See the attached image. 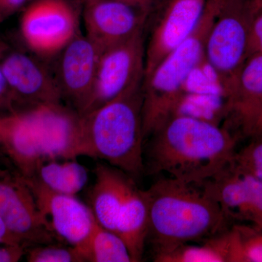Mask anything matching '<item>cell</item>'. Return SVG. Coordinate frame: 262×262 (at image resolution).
I'll return each mask as SVG.
<instances>
[{
    "instance_id": "cell-6",
    "label": "cell",
    "mask_w": 262,
    "mask_h": 262,
    "mask_svg": "<svg viewBox=\"0 0 262 262\" xmlns=\"http://www.w3.org/2000/svg\"><path fill=\"white\" fill-rule=\"evenodd\" d=\"M256 15L253 0H219L205 55L223 93L248 58L251 26Z\"/></svg>"
},
{
    "instance_id": "cell-14",
    "label": "cell",
    "mask_w": 262,
    "mask_h": 262,
    "mask_svg": "<svg viewBox=\"0 0 262 262\" xmlns=\"http://www.w3.org/2000/svg\"><path fill=\"white\" fill-rule=\"evenodd\" d=\"M206 2L168 0L155 22L145 48L144 78L194 32L204 13Z\"/></svg>"
},
{
    "instance_id": "cell-24",
    "label": "cell",
    "mask_w": 262,
    "mask_h": 262,
    "mask_svg": "<svg viewBox=\"0 0 262 262\" xmlns=\"http://www.w3.org/2000/svg\"><path fill=\"white\" fill-rule=\"evenodd\" d=\"M9 48L7 42L0 39V115L14 111L13 99L1 67L2 59Z\"/></svg>"
},
{
    "instance_id": "cell-3",
    "label": "cell",
    "mask_w": 262,
    "mask_h": 262,
    "mask_svg": "<svg viewBox=\"0 0 262 262\" xmlns=\"http://www.w3.org/2000/svg\"><path fill=\"white\" fill-rule=\"evenodd\" d=\"M80 115L63 103L39 105L0 115V157L24 178L51 160H74Z\"/></svg>"
},
{
    "instance_id": "cell-26",
    "label": "cell",
    "mask_w": 262,
    "mask_h": 262,
    "mask_svg": "<svg viewBox=\"0 0 262 262\" xmlns=\"http://www.w3.org/2000/svg\"><path fill=\"white\" fill-rule=\"evenodd\" d=\"M27 0H0V22L5 21L18 11Z\"/></svg>"
},
{
    "instance_id": "cell-23",
    "label": "cell",
    "mask_w": 262,
    "mask_h": 262,
    "mask_svg": "<svg viewBox=\"0 0 262 262\" xmlns=\"http://www.w3.org/2000/svg\"><path fill=\"white\" fill-rule=\"evenodd\" d=\"M234 160L262 182V131L251 136L247 145L236 151Z\"/></svg>"
},
{
    "instance_id": "cell-31",
    "label": "cell",
    "mask_w": 262,
    "mask_h": 262,
    "mask_svg": "<svg viewBox=\"0 0 262 262\" xmlns=\"http://www.w3.org/2000/svg\"><path fill=\"white\" fill-rule=\"evenodd\" d=\"M256 0H253V2H254V3H255V2H256Z\"/></svg>"
},
{
    "instance_id": "cell-25",
    "label": "cell",
    "mask_w": 262,
    "mask_h": 262,
    "mask_svg": "<svg viewBox=\"0 0 262 262\" xmlns=\"http://www.w3.org/2000/svg\"><path fill=\"white\" fill-rule=\"evenodd\" d=\"M26 255V248L19 245L0 244V262H17Z\"/></svg>"
},
{
    "instance_id": "cell-13",
    "label": "cell",
    "mask_w": 262,
    "mask_h": 262,
    "mask_svg": "<svg viewBox=\"0 0 262 262\" xmlns=\"http://www.w3.org/2000/svg\"><path fill=\"white\" fill-rule=\"evenodd\" d=\"M102 51L80 33L58 54L56 78L67 106L81 115L94 86Z\"/></svg>"
},
{
    "instance_id": "cell-7",
    "label": "cell",
    "mask_w": 262,
    "mask_h": 262,
    "mask_svg": "<svg viewBox=\"0 0 262 262\" xmlns=\"http://www.w3.org/2000/svg\"><path fill=\"white\" fill-rule=\"evenodd\" d=\"M143 29L102 52L91 96L80 115L144 82L146 47Z\"/></svg>"
},
{
    "instance_id": "cell-18",
    "label": "cell",
    "mask_w": 262,
    "mask_h": 262,
    "mask_svg": "<svg viewBox=\"0 0 262 262\" xmlns=\"http://www.w3.org/2000/svg\"><path fill=\"white\" fill-rule=\"evenodd\" d=\"M74 160H48L38 168L34 177L53 192L75 196L85 187L89 177L87 168Z\"/></svg>"
},
{
    "instance_id": "cell-27",
    "label": "cell",
    "mask_w": 262,
    "mask_h": 262,
    "mask_svg": "<svg viewBox=\"0 0 262 262\" xmlns=\"http://www.w3.org/2000/svg\"><path fill=\"white\" fill-rule=\"evenodd\" d=\"M0 244L19 245L21 246L18 241L12 235L4 222L0 216ZM24 247V246H23Z\"/></svg>"
},
{
    "instance_id": "cell-30",
    "label": "cell",
    "mask_w": 262,
    "mask_h": 262,
    "mask_svg": "<svg viewBox=\"0 0 262 262\" xmlns=\"http://www.w3.org/2000/svg\"><path fill=\"white\" fill-rule=\"evenodd\" d=\"M151 1H152V3H154L155 5V3H156L157 2L159 1V0H151Z\"/></svg>"
},
{
    "instance_id": "cell-1",
    "label": "cell",
    "mask_w": 262,
    "mask_h": 262,
    "mask_svg": "<svg viewBox=\"0 0 262 262\" xmlns=\"http://www.w3.org/2000/svg\"><path fill=\"white\" fill-rule=\"evenodd\" d=\"M237 140L215 122L176 114L144 140V173L202 184L233 159Z\"/></svg>"
},
{
    "instance_id": "cell-9",
    "label": "cell",
    "mask_w": 262,
    "mask_h": 262,
    "mask_svg": "<svg viewBox=\"0 0 262 262\" xmlns=\"http://www.w3.org/2000/svg\"><path fill=\"white\" fill-rule=\"evenodd\" d=\"M0 216L26 250L60 242L46 225L25 179L10 167L0 168Z\"/></svg>"
},
{
    "instance_id": "cell-2",
    "label": "cell",
    "mask_w": 262,
    "mask_h": 262,
    "mask_svg": "<svg viewBox=\"0 0 262 262\" xmlns=\"http://www.w3.org/2000/svg\"><path fill=\"white\" fill-rule=\"evenodd\" d=\"M144 192L149 218L146 243L153 260L182 245L218 235L232 225L201 184L163 177Z\"/></svg>"
},
{
    "instance_id": "cell-8",
    "label": "cell",
    "mask_w": 262,
    "mask_h": 262,
    "mask_svg": "<svg viewBox=\"0 0 262 262\" xmlns=\"http://www.w3.org/2000/svg\"><path fill=\"white\" fill-rule=\"evenodd\" d=\"M78 27V13L70 0H36L20 21L24 42L44 57L58 54L79 34Z\"/></svg>"
},
{
    "instance_id": "cell-12",
    "label": "cell",
    "mask_w": 262,
    "mask_h": 262,
    "mask_svg": "<svg viewBox=\"0 0 262 262\" xmlns=\"http://www.w3.org/2000/svg\"><path fill=\"white\" fill-rule=\"evenodd\" d=\"M24 179L46 225L57 239L70 246L83 244L96 223L91 208L75 196L53 192L34 177Z\"/></svg>"
},
{
    "instance_id": "cell-11",
    "label": "cell",
    "mask_w": 262,
    "mask_h": 262,
    "mask_svg": "<svg viewBox=\"0 0 262 262\" xmlns=\"http://www.w3.org/2000/svg\"><path fill=\"white\" fill-rule=\"evenodd\" d=\"M1 67L14 110L62 103L56 76L34 57L9 48L2 59Z\"/></svg>"
},
{
    "instance_id": "cell-19",
    "label": "cell",
    "mask_w": 262,
    "mask_h": 262,
    "mask_svg": "<svg viewBox=\"0 0 262 262\" xmlns=\"http://www.w3.org/2000/svg\"><path fill=\"white\" fill-rule=\"evenodd\" d=\"M229 228L200 243L182 245L153 260L156 262H229Z\"/></svg>"
},
{
    "instance_id": "cell-17",
    "label": "cell",
    "mask_w": 262,
    "mask_h": 262,
    "mask_svg": "<svg viewBox=\"0 0 262 262\" xmlns=\"http://www.w3.org/2000/svg\"><path fill=\"white\" fill-rule=\"evenodd\" d=\"M145 192L136 187L127 198L117 220L115 233L126 245L132 262L142 260L148 234Z\"/></svg>"
},
{
    "instance_id": "cell-20",
    "label": "cell",
    "mask_w": 262,
    "mask_h": 262,
    "mask_svg": "<svg viewBox=\"0 0 262 262\" xmlns=\"http://www.w3.org/2000/svg\"><path fill=\"white\" fill-rule=\"evenodd\" d=\"M76 247L85 261L132 262L121 237L113 231L103 228L97 222L88 239Z\"/></svg>"
},
{
    "instance_id": "cell-21",
    "label": "cell",
    "mask_w": 262,
    "mask_h": 262,
    "mask_svg": "<svg viewBox=\"0 0 262 262\" xmlns=\"http://www.w3.org/2000/svg\"><path fill=\"white\" fill-rule=\"evenodd\" d=\"M229 262H262V223L232 225Z\"/></svg>"
},
{
    "instance_id": "cell-22",
    "label": "cell",
    "mask_w": 262,
    "mask_h": 262,
    "mask_svg": "<svg viewBox=\"0 0 262 262\" xmlns=\"http://www.w3.org/2000/svg\"><path fill=\"white\" fill-rule=\"evenodd\" d=\"M26 256L29 262H85L78 248L61 242L32 246Z\"/></svg>"
},
{
    "instance_id": "cell-28",
    "label": "cell",
    "mask_w": 262,
    "mask_h": 262,
    "mask_svg": "<svg viewBox=\"0 0 262 262\" xmlns=\"http://www.w3.org/2000/svg\"><path fill=\"white\" fill-rule=\"evenodd\" d=\"M113 1L120 2V3L132 5L136 8H140L147 13H149L154 5V3L151 0H113Z\"/></svg>"
},
{
    "instance_id": "cell-10",
    "label": "cell",
    "mask_w": 262,
    "mask_h": 262,
    "mask_svg": "<svg viewBox=\"0 0 262 262\" xmlns=\"http://www.w3.org/2000/svg\"><path fill=\"white\" fill-rule=\"evenodd\" d=\"M201 184L232 225L262 223V182L234 158Z\"/></svg>"
},
{
    "instance_id": "cell-29",
    "label": "cell",
    "mask_w": 262,
    "mask_h": 262,
    "mask_svg": "<svg viewBox=\"0 0 262 262\" xmlns=\"http://www.w3.org/2000/svg\"><path fill=\"white\" fill-rule=\"evenodd\" d=\"M255 10H256V13H258L260 10H262V0H256L254 3Z\"/></svg>"
},
{
    "instance_id": "cell-5",
    "label": "cell",
    "mask_w": 262,
    "mask_h": 262,
    "mask_svg": "<svg viewBox=\"0 0 262 262\" xmlns=\"http://www.w3.org/2000/svg\"><path fill=\"white\" fill-rule=\"evenodd\" d=\"M219 0H207L206 9L194 32L160 62L143 82V138L178 113L184 88L205 55L208 34Z\"/></svg>"
},
{
    "instance_id": "cell-32",
    "label": "cell",
    "mask_w": 262,
    "mask_h": 262,
    "mask_svg": "<svg viewBox=\"0 0 262 262\" xmlns=\"http://www.w3.org/2000/svg\"><path fill=\"white\" fill-rule=\"evenodd\" d=\"M81 1H82V0H81Z\"/></svg>"
},
{
    "instance_id": "cell-16",
    "label": "cell",
    "mask_w": 262,
    "mask_h": 262,
    "mask_svg": "<svg viewBox=\"0 0 262 262\" xmlns=\"http://www.w3.org/2000/svg\"><path fill=\"white\" fill-rule=\"evenodd\" d=\"M94 173L96 181L91 190L90 208L98 225L115 232L120 212L137 187L136 181L108 164H98Z\"/></svg>"
},
{
    "instance_id": "cell-15",
    "label": "cell",
    "mask_w": 262,
    "mask_h": 262,
    "mask_svg": "<svg viewBox=\"0 0 262 262\" xmlns=\"http://www.w3.org/2000/svg\"><path fill=\"white\" fill-rule=\"evenodd\" d=\"M86 37L101 51L144 29L147 12L113 0H82Z\"/></svg>"
},
{
    "instance_id": "cell-4",
    "label": "cell",
    "mask_w": 262,
    "mask_h": 262,
    "mask_svg": "<svg viewBox=\"0 0 262 262\" xmlns=\"http://www.w3.org/2000/svg\"><path fill=\"white\" fill-rule=\"evenodd\" d=\"M142 83L80 115L77 158L106 161L136 182L144 175Z\"/></svg>"
}]
</instances>
